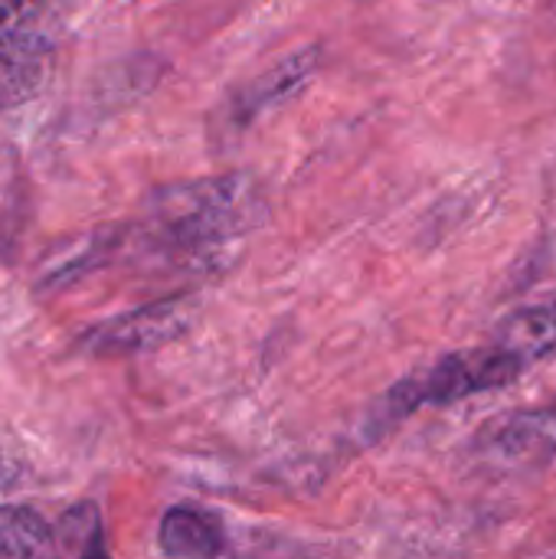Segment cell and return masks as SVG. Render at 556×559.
<instances>
[{"label": "cell", "mask_w": 556, "mask_h": 559, "mask_svg": "<svg viewBox=\"0 0 556 559\" xmlns=\"http://www.w3.org/2000/svg\"><path fill=\"white\" fill-rule=\"evenodd\" d=\"M265 219V200L252 177L226 174L161 187L147 203L151 236L187 255H210L252 233Z\"/></svg>", "instance_id": "1"}, {"label": "cell", "mask_w": 556, "mask_h": 559, "mask_svg": "<svg viewBox=\"0 0 556 559\" xmlns=\"http://www.w3.org/2000/svg\"><path fill=\"white\" fill-rule=\"evenodd\" d=\"M524 373V364H518L511 354L492 347V350H472V354H449L439 364H433L423 373L406 377L393 393L390 403L397 413H410L423 403H456L472 393L498 390L514 383Z\"/></svg>", "instance_id": "2"}, {"label": "cell", "mask_w": 556, "mask_h": 559, "mask_svg": "<svg viewBox=\"0 0 556 559\" xmlns=\"http://www.w3.org/2000/svg\"><path fill=\"white\" fill-rule=\"evenodd\" d=\"M193 314H197L193 298L154 301L147 308H138V311H128L121 318L98 324L85 344L102 354H134V350L164 347L177 341L180 334H187V328L193 324Z\"/></svg>", "instance_id": "3"}, {"label": "cell", "mask_w": 556, "mask_h": 559, "mask_svg": "<svg viewBox=\"0 0 556 559\" xmlns=\"http://www.w3.org/2000/svg\"><path fill=\"white\" fill-rule=\"evenodd\" d=\"M321 62V52L318 46H308V49H298L292 56H285L282 62H275L269 72H262L259 79H252L249 85H242L239 92H233V98L226 102V115H229V124L239 131V128H249L256 118H262L269 108L288 102L292 95L301 92V85L315 75Z\"/></svg>", "instance_id": "4"}, {"label": "cell", "mask_w": 556, "mask_h": 559, "mask_svg": "<svg viewBox=\"0 0 556 559\" xmlns=\"http://www.w3.org/2000/svg\"><path fill=\"white\" fill-rule=\"evenodd\" d=\"M157 540L170 559H216L223 550L216 521L193 508H170L161 521Z\"/></svg>", "instance_id": "5"}, {"label": "cell", "mask_w": 556, "mask_h": 559, "mask_svg": "<svg viewBox=\"0 0 556 559\" xmlns=\"http://www.w3.org/2000/svg\"><path fill=\"white\" fill-rule=\"evenodd\" d=\"M498 350L511 354L518 364H534L537 357L551 354L556 347V298L551 305H534L518 314H511L501 324Z\"/></svg>", "instance_id": "6"}, {"label": "cell", "mask_w": 556, "mask_h": 559, "mask_svg": "<svg viewBox=\"0 0 556 559\" xmlns=\"http://www.w3.org/2000/svg\"><path fill=\"white\" fill-rule=\"evenodd\" d=\"M56 39L49 29L46 0H0V52L16 49H46L52 52Z\"/></svg>", "instance_id": "7"}, {"label": "cell", "mask_w": 556, "mask_h": 559, "mask_svg": "<svg viewBox=\"0 0 556 559\" xmlns=\"http://www.w3.org/2000/svg\"><path fill=\"white\" fill-rule=\"evenodd\" d=\"M495 445L508 459H544L556 452V413H518L508 416L498 432Z\"/></svg>", "instance_id": "8"}, {"label": "cell", "mask_w": 556, "mask_h": 559, "mask_svg": "<svg viewBox=\"0 0 556 559\" xmlns=\"http://www.w3.org/2000/svg\"><path fill=\"white\" fill-rule=\"evenodd\" d=\"M52 531L26 508H0V559H49Z\"/></svg>", "instance_id": "9"}, {"label": "cell", "mask_w": 556, "mask_h": 559, "mask_svg": "<svg viewBox=\"0 0 556 559\" xmlns=\"http://www.w3.org/2000/svg\"><path fill=\"white\" fill-rule=\"evenodd\" d=\"M62 540L75 550V559H108L105 534H102V518L92 504L75 508L62 521Z\"/></svg>", "instance_id": "10"}]
</instances>
